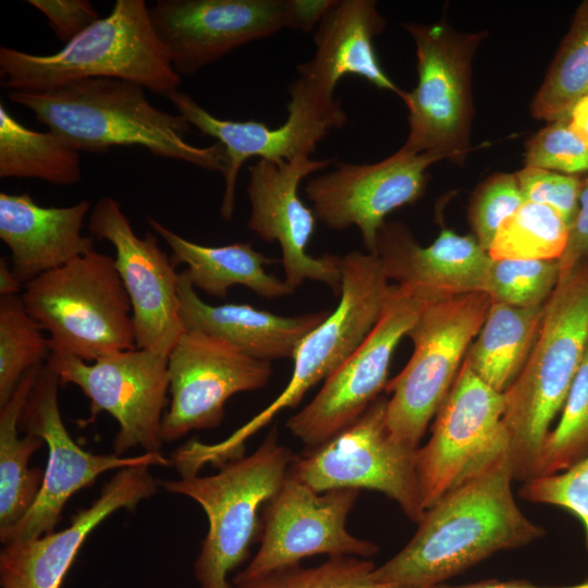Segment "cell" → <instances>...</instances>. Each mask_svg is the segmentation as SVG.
<instances>
[{
    "label": "cell",
    "instance_id": "18",
    "mask_svg": "<svg viewBox=\"0 0 588 588\" xmlns=\"http://www.w3.org/2000/svg\"><path fill=\"white\" fill-rule=\"evenodd\" d=\"M151 26L173 70L193 75L232 50L294 27L292 0H159Z\"/></svg>",
    "mask_w": 588,
    "mask_h": 588
},
{
    "label": "cell",
    "instance_id": "5",
    "mask_svg": "<svg viewBox=\"0 0 588 588\" xmlns=\"http://www.w3.org/2000/svg\"><path fill=\"white\" fill-rule=\"evenodd\" d=\"M342 289L332 313L297 345L291 379L279 396L221 442H197L199 466L221 467L242 457L245 441L268 425L282 409L295 407L306 392L329 378L365 341L378 322L392 285L378 255L350 252L341 257Z\"/></svg>",
    "mask_w": 588,
    "mask_h": 588
},
{
    "label": "cell",
    "instance_id": "35",
    "mask_svg": "<svg viewBox=\"0 0 588 588\" xmlns=\"http://www.w3.org/2000/svg\"><path fill=\"white\" fill-rule=\"evenodd\" d=\"M375 568L368 559L336 555L316 566L294 564L232 583L234 588H400L378 583Z\"/></svg>",
    "mask_w": 588,
    "mask_h": 588
},
{
    "label": "cell",
    "instance_id": "26",
    "mask_svg": "<svg viewBox=\"0 0 588 588\" xmlns=\"http://www.w3.org/2000/svg\"><path fill=\"white\" fill-rule=\"evenodd\" d=\"M180 316L185 330H196L222 339L244 354L265 362L292 358L301 341L329 311L284 317L248 304L205 303L185 270L179 272Z\"/></svg>",
    "mask_w": 588,
    "mask_h": 588
},
{
    "label": "cell",
    "instance_id": "27",
    "mask_svg": "<svg viewBox=\"0 0 588 588\" xmlns=\"http://www.w3.org/2000/svg\"><path fill=\"white\" fill-rule=\"evenodd\" d=\"M148 223L170 247L174 266L185 265L193 286L210 296L225 298L229 289L235 285L246 286L265 298H279L295 291L266 272V265L279 260L257 252L252 243L204 246L180 236L154 218H148Z\"/></svg>",
    "mask_w": 588,
    "mask_h": 588
},
{
    "label": "cell",
    "instance_id": "4",
    "mask_svg": "<svg viewBox=\"0 0 588 588\" xmlns=\"http://www.w3.org/2000/svg\"><path fill=\"white\" fill-rule=\"evenodd\" d=\"M0 73L10 91L41 93L81 79L119 78L168 98L181 85L144 0H117L109 15L52 54L1 47Z\"/></svg>",
    "mask_w": 588,
    "mask_h": 588
},
{
    "label": "cell",
    "instance_id": "32",
    "mask_svg": "<svg viewBox=\"0 0 588 588\" xmlns=\"http://www.w3.org/2000/svg\"><path fill=\"white\" fill-rule=\"evenodd\" d=\"M569 228L553 208L525 201L500 226L489 249L495 259L559 260Z\"/></svg>",
    "mask_w": 588,
    "mask_h": 588
},
{
    "label": "cell",
    "instance_id": "45",
    "mask_svg": "<svg viewBox=\"0 0 588 588\" xmlns=\"http://www.w3.org/2000/svg\"><path fill=\"white\" fill-rule=\"evenodd\" d=\"M429 588H544L532 585L531 583L524 580H511V581H499V580H483L474 584H466L461 586H450L446 584H439L431 586ZM568 588H588V581L584 583L580 586L568 587Z\"/></svg>",
    "mask_w": 588,
    "mask_h": 588
},
{
    "label": "cell",
    "instance_id": "22",
    "mask_svg": "<svg viewBox=\"0 0 588 588\" xmlns=\"http://www.w3.org/2000/svg\"><path fill=\"white\" fill-rule=\"evenodd\" d=\"M148 466L119 469L99 497L72 517L69 527L4 544L0 552L1 588H60L87 536L121 509L133 510L154 495L158 481Z\"/></svg>",
    "mask_w": 588,
    "mask_h": 588
},
{
    "label": "cell",
    "instance_id": "37",
    "mask_svg": "<svg viewBox=\"0 0 588 588\" xmlns=\"http://www.w3.org/2000/svg\"><path fill=\"white\" fill-rule=\"evenodd\" d=\"M524 203L515 173H494L479 184L469 200L468 219L485 250L488 252L503 222Z\"/></svg>",
    "mask_w": 588,
    "mask_h": 588
},
{
    "label": "cell",
    "instance_id": "25",
    "mask_svg": "<svg viewBox=\"0 0 588 588\" xmlns=\"http://www.w3.org/2000/svg\"><path fill=\"white\" fill-rule=\"evenodd\" d=\"M384 26L376 1L338 0L319 22L314 57L298 65V77L334 94L342 77L359 76L403 99L406 91L387 75L375 50L373 38Z\"/></svg>",
    "mask_w": 588,
    "mask_h": 588
},
{
    "label": "cell",
    "instance_id": "44",
    "mask_svg": "<svg viewBox=\"0 0 588 588\" xmlns=\"http://www.w3.org/2000/svg\"><path fill=\"white\" fill-rule=\"evenodd\" d=\"M564 118L569 128L588 147V94L581 97Z\"/></svg>",
    "mask_w": 588,
    "mask_h": 588
},
{
    "label": "cell",
    "instance_id": "12",
    "mask_svg": "<svg viewBox=\"0 0 588 588\" xmlns=\"http://www.w3.org/2000/svg\"><path fill=\"white\" fill-rule=\"evenodd\" d=\"M439 299L420 290L392 285L383 311L360 346L329 377L315 397L286 421L307 449L354 422L385 390L392 355L426 306Z\"/></svg>",
    "mask_w": 588,
    "mask_h": 588
},
{
    "label": "cell",
    "instance_id": "9",
    "mask_svg": "<svg viewBox=\"0 0 588 588\" xmlns=\"http://www.w3.org/2000/svg\"><path fill=\"white\" fill-rule=\"evenodd\" d=\"M403 26L416 45L418 82L402 99L409 125L402 148L461 164L470 147L471 61L487 32H458L443 20Z\"/></svg>",
    "mask_w": 588,
    "mask_h": 588
},
{
    "label": "cell",
    "instance_id": "36",
    "mask_svg": "<svg viewBox=\"0 0 588 588\" xmlns=\"http://www.w3.org/2000/svg\"><path fill=\"white\" fill-rule=\"evenodd\" d=\"M560 281L559 260L492 259L486 293L516 307L544 305Z\"/></svg>",
    "mask_w": 588,
    "mask_h": 588
},
{
    "label": "cell",
    "instance_id": "23",
    "mask_svg": "<svg viewBox=\"0 0 588 588\" xmlns=\"http://www.w3.org/2000/svg\"><path fill=\"white\" fill-rule=\"evenodd\" d=\"M376 255L389 280L437 298L486 293L492 264L474 234L458 235L442 228L437 238L422 247L400 221L381 228Z\"/></svg>",
    "mask_w": 588,
    "mask_h": 588
},
{
    "label": "cell",
    "instance_id": "20",
    "mask_svg": "<svg viewBox=\"0 0 588 588\" xmlns=\"http://www.w3.org/2000/svg\"><path fill=\"white\" fill-rule=\"evenodd\" d=\"M87 229L97 240L110 242L115 268L128 295L138 348L169 356L185 332L177 295L179 272L171 257L148 232L138 237L120 205L102 197L94 206Z\"/></svg>",
    "mask_w": 588,
    "mask_h": 588
},
{
    "label": "cell",
    "instance_id": "21",
    "mask_svg": "<svg viewBox=\"0 0 588 588\" xmlns=\"http://www.w3.org/2000/svg\"><path fill=\"white\" fill-rule=\"evenodd\" d=\"M330 159L297 157L290 161L259 159L248 168L246 193L250 204L247 226L266 242H278L285 282L294 290L306 280L328 285L335 295L342 289L341 257L307 254L316 217L298 196V185L309 174L326 169Z\"/></svg>",
    "mask_w": 588,
    "mask_h": 588
},
{
    "label": "cell",
    "instance_id": "42",
    "mask_svg": "<svg viewBox=\"0 0 588 588\" xmlns=\"http://www.w3.org/2000/svg\"><path fill=\"white\" fill-rule=\"evenodd\" d=\"M588 258V175L581 179L579 208L568 231L565 249L559 259L560 279Z\"/></svg>",
    "mask_w": 588,
    "mask_h": 588
},
{
    "label": "cell",
    "instance_id": "6",
    "mask_svg": "<svg viewBox=\"0 0 588 588\" xmlns=\"http://www.w3.org/2000/svg\"><path fill=\"white\" fill-rule=\"evenodd\" d=\"M294 456L279 443L273 427L250 455L225 463L213 475L160 481L168 492L193 499L207 515L208 532L194 564L199 588H232L228 575L247 560L260 527L258 512L284 481Z\"/></svg>",
    "mask_w": 588,
    "mask_h": 588
},
{
    "label": "cell",
    "instance_id": "31",
    "mask_svg": "<svg viewBox=\"0 0 588 588\" xmlns=\"http://www.w3.org/2000/svg\"><path fill=\"white\" fill-rule=\"evenodd\" d=\"M588 94V0L576 9L568 32L536 93L530 112L549 123L566 117Z\"/></svg>",
    "mask_w": 588,
    "mask_h": 588
},
{
    "label": "cell",
    "instance_id": "28",
    "mask_svg": "<svg viewBox=\"0 0 588 588\" xmlns=\"http://www.w3.org/2000/svg\"><path fill=\"white\" fill-rule=\"evenodd\" d=\"M544 305L516 307L491 301L486 320L465 356L471 370L504 393L516 380L538 340Z\"/></svg>",
    "mask_w": 588,
    "mask_h": 588
},
{
    "label": "cell",
    "instance_id": "17",
    "mask_svg": "<svg viewBox=\"0 0 588 588\" xmlns=\"http://www.w3.org/2000/svg\"><path fill=\"white\" fill-rule=\"evenodd\" d=\"M271 372L270 362L253 358L217 336L185 330L168 356L171 399L161 424L163 442L218 427L225 402L236 393L264 388Z\"/></svg>",
    "mask_w": 588,
    "mask_h": 588
},
{
    "label": "cell",
    "instance_id": "11",
    "mask_svg": "<svg viewBox=\"0 0 588 588\" xmlns=\"http://www.w3.org/2000/svg\"><path fill=\"white\" fill-rule=\"evenodd\" d=\"M504 393L482 381L464 359L436 415L416 469L425 510L507 456Z\"/></svg>",
    "mask_w": 588,
    "mask_h": 588
},
{
    "label": "cell",
    "instance_id": "30",
    "mask_svg": "<svg viewBox=\"0 0 588 588\" xmlns=\"http://www.w3.org/2000/svg\"><path fill=\"white\" fill-rule=\"evenodd\" d=\"M0 177L72 185L82 179L79 151L51 131L37 132L26 127L1 102Z\"/></svg>",
    "mask_w": 588,
    "mask_h": 588
},
{
    "label": "cell",
    "instance_id": "10",
    "mask_svg": "<svg viewBox=\"0 0 588 588\" xmlns=\"http://www.w3.org/2000/svg\"><path fill=\"white\" fill-rule=\"evenodd\" d=\"M388 397L378 396L350 426L295 455L287 474L316 492L369 489L394 500L414 523L425 515L417 450L396 441L387 425Z\"/></svg>",
    "mask_w": 588,
    "mask_h": 588
},
{
    "label": "cell",
    "instance_id": "43",
    "mask_svg": "<svg viewBox=\"0 0 588 588\" xmlns=\"http://www.w3.org/2000/svg\"><path fill=\"white\" fill-rule=\"evenodd\" d=\"M338 0H292L294 30L309 32Z\"/></svg>",
    "mask_w": 588,
    "mask_h": 588
},
{
    "label": "cell",
    "instance_id": "14",
    "mask_svg": "<svg viewBox=\"0 0 588 588\" xmlns=\"http://www.w3.org/2000/svg\"><path fill=\"white\" fill-rule=\"evenodd\" d=\"M289 94L287 118L274 128L255 120L219 119L180 90L168 97L191 126L203 135L216 138L225 150V188L220 211L223 219L231 220L233 217L237 175L248 158L290 161L302 156L309 157L322 138L346 124V113L334 95L299 77L291 84Z\"/></svg>",
    "mask_w": 588,
    "mask_h": 588
},
{
    "label": "cell",
    "instance_id": "39",
    "mask_svg": "<svg viewBox=\"0 0 588 588\" xmlns=\"http://www.w3.org/2000/svg\"><path fill=\"white\" fill-rule=\"evenodd\" d=\"M519 495L530 502L560 506L583 524L588 551V456L559 474L524 482Z\"/></svg>",
    "mask_w": 588,
    "mask_h": 588
},
{
    "label": "cell",
    "instance_id": "46",
    "mask_svg": "<svg viewBox=\"0 0 588 588\" xmlns=\"http://www.w3.org/2000/svg\"><path fill=\"white\" fill-rule=\"evenodd\" d=\"M21 281L15 275L12 266L3 257L0 258V296L17 295Z\"/></svg>",
    "mask_w": 588,
    "mask_h": 588
},
{
    "label": "cell",
    "instance_id": "38",
    "mask_svg": "<svg viewBox=\"0 0 588 588\" xmlns=\"http://www.w3.org/2000/svg\"><path fill=\"white\" fill-rule=\"evenodd\" d=\"M525 167L578 176L588 173V147L563 118L550 122L529 138Z\"/></svg>",
    "mask_w": 588,
    "mask_h": 588
},
{
    "label": "cell",
    "instance_id": "29",
    "mask_svg": "<svg viewBox=\"0 0 588 588\" xmlns=\"http://www.w3.org/2000/svg\"><path fill=\"white\" fill-rule=\"evenodd\" d=\"M40 366L32 368L10 400L0 406V532L15 526L27 514L44 480L45 470L28 466L44 440L32 433L20 438L17 432Z\"/></svg>",
    "mask_w": 588,
    "mask_h": 588
},
{
    "label": "cell",
    "instance_id": "24",
    "mask_svg": "<svg viewBox=\"0 0 588 588\" xmlns=\"http://www.w3.org/2000/svg\"><path fill=\"white\" fill-rule=\"evenodd\" d=\"M89 208L87 200L42 207L27 193H0V238L22 284L94 249V238L82 234Z\"/></svg>",
    "mask_w": 588,
    "mask_h": 588
},
{
    "label": "cell",
    "instance_id": "7",
    "mask_svg": "<svg viewBox=\"0 0 588 588\" xmlns=\"http://www.w3.org/2000/svg\"><path fill=\"white\" fill-rule=\"evenodd\" d=\"M28 313L49 333L52 354L91 363L136 347L132 307L114 258L95 249L24 284Z\"/></svg>",
    "mask_w": 588,
    "mask_h": 588
},
{
    "label": "cell",
    "instance_id": "1",
    "mask_svg": "<svg viewBox=\"0 0 588 588\" xmlns=\"http://www.w3.org/2000/svg\"><path fill=\"white\" fill-rule=\"evenodd\" d=\"M507 456L427 509L406 546L376 566L373 578L400 588H429L501 550L526 546L544 529L517 506Z\"/></svg>",
    "mask_w": 588,
    "mask_h": 588
},
{
    "label": "cell",
    "instance_id": "8",
    "mask_svg": "<svg viewBox=\"0 0 588 588\" xmlns=\"http://www.w3.org/2000/svg\"><path fill=\"white\" fill-rule=\"evenodd\" d=\"M491 297L470 292L430 302L409 330L414 351L388 382L387 425L400 443L418 449L431 419L450 393Z\"/></svg>",
    "mask_w": 588,
    "mask_h": 588
},
{
    "label": "cell",
    "instance_id": "15",
    "mask_svg": "<svg viewBox=\"0 0 588 588\" xmlns=\"http://www.w3.org/2000/svg\"><path fill=\"white\" fill-rule=\"evenodd\" d=\"M58 375L46 362L24 406L20 429L35 434L48 445V461L40 491L27 514L12 528L0 532L3 544L41 537L53 531L69 499L95 483L98 476L133 466L171 464L160 453L136 456L95 454L82 449L65 428L59 408Z\"/></svg>",
    "mask_w": 588,
    "mask_h": 588
},
{
    "label": "cell",
    "instance_id": "3",
    "mask_svg": "<svg viewBox=\"0 0 588 588\" xmlns=\"http://www.w3.org/2000/svg\"><path fill=\"white\" fill-rule=\"evenodd\" d=\"M588 345V258L561 278L544 306L538 340L504 392L503 422L513 480L535 478L555 414L562 409Z\"/></svg>",
    "mask_w": 588,
    "mask_h": 588
},
{
    "label": "cell",
    "instance_id": "19",
    "mask_svg": "<svg viewBox=\"0 0 588 588\" xmlns=\"http://www.w3.org/2000/svg\"><path fill=\"white\" fill-rule=\"evenodd\" d=\"M442 159L401 147L376 163L338 162L334 170L310 179L305 193L317 220L332 230L357 226L367 253L376 255L385 217L422 195L426 170Z\"/></svg>",
    "mask_w": 588,
    "mask_h": 588
},
{
    "label": "cell",
    "instance_id": "16",
    "mask_svg": "<svg viewBox=\"0 0 588 588\" xmlns=\"http://www.w3.org/2000/svg\"><path fill=\"white\" fill-rule=\"evenodd\" d=\"M358 493L357 489L319 493L287 474L261 507L259 550L234 578L257 577L317 554L364 559L376 554V543L354 537L346 528Z\"/></svg>",
    "mask_w": 588,
    "mask_h": 588
},
{
    "label": "cell",
    "instance_id": "2",
    "mask_svg": "<svg viewBox=\"0 0 588 588\" xmlns=\"http://www.w3.org/2000/svg\"><path fill=\"white\" fill-rule=\"evenodd\" d=\"M145 89L125 79L87 78L41 93L11 90L8 97L77 151L140 146L157 157L223 174L228 163L223 146L187 143L183 136L191 124L179 113L152 106Z\"/></svg>",
    "mask_w": 588,
    "mask_h": 588
},
{
    "label": "cell",
    "instance_id": "34",
    "mask_svg": "<svg viewBox=\"0 0 588 588\" xmlns=\"http://www.w3.org/2000/svg\"><path fill=\"white\" fill-rule=\"evenodd\" d=\"M588 456V345L572 382L558 426L540 451L535 478L573 467Z\"/></svg>",
    "mask_w": 588,
    "mask_h": 588
},
{
    "label": "cell",
    "instance_id": "41",
    "mask_svg": "<svg viewBox=\"0 0 588 588\" xmlns=\"http://www.w3.org/2000/svg\"><path fill=\"white\" fill-rule=\"evenodd\" d=\"M28 3L48 19L54 34L65 44L100 19L88 0H28Z\"/></svg>",
    "mask_w": 588,
    "mask_h": 588
},
{
    "label": "cell",
    "instance_id": "13",
    "mask_svg": "<svg viewBox=\"0 0 588 588\" xmlns=\"http://www.w3.org/2000/svg\"><path fill=\"white\" fill-rule=\"evenodd\" d=\"M47 363L61 384L78 387L90 401L86 422L101 412L117 420L115 454L138 446L160 453L162 412L169 391L168 356L135 347L106 354L91 363L51 353Z\"/></svg>",
    "mask_w": 588,
    "mask_h": 588
},
{
    "label": "cell",
    "instance_id": "33",
    "mask_svg": "<svg viewBox=\"0 0 588 588\" xmlns=\"http://www.w3.org/2000/svg\"><path fill=\"white\" fill-rule=\"evenodd\" d=\"M42 331L21 296L0 297V406L32 368L48 360L50 341Z\"/></svg>",
    "mask_w": 588,
    "mask_h": 588
},
{
    "label": "cell",
    "instance_id": "40",
    "mask_svg": "<svg viewBox=\"0 0 588 588\" xmlns=\"http://www.w3.org/2000/svg\"><path fill=\"white\" fill-rule=\"evenodd\" d=\"M515 174L525 201L553 208L571 226L579 208V176L531 167H525Z\"/></svg>",
    "mask_w": 588,
    "mask_h": 588
}]
</instances>
